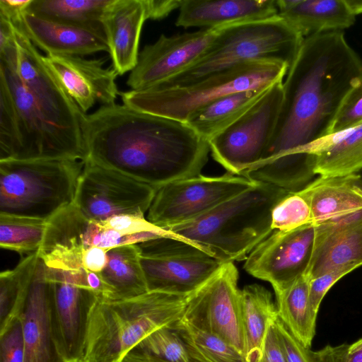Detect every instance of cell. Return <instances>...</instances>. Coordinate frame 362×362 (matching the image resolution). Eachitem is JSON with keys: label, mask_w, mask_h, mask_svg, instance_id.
Wrapping results in <instances>:
<instances>
[{"label": "cell", "mask_w": 362, "mask_h": 362, "mask_svg": "<svg viewBox=\"0 0 362 362\" xmlns=\"http://www.w3.org/2000/svg\"><path fill=\"white\" fill-rule=\"evenodd\" d=\"M362 81V59L342 31L305 37L283 83L277 122L261 160L242 176L288 192L315 175V152L347 93Z\"/></svg>", "instance_id": "1"}, {"label": "cell", "mask_w": 362, "mask_h": 362, "mask_svg": "<svg viewBox=\"0 0 362 362\" xmlns=\"http://www.w3.org/2000/svg\"><path fill=\"white\" fill-rule=\"evenodd\" d=\"M82 132L86 161L156 189L200 175L210 152L208 141L186 123L124 104L86 114Z\"/></svg>", "instance_id": "2"}, {"label": "cell", "mask_w": 362, "mask_h": 362, "mask_svg": "<svg viewBox=\"0 0 362 362\" xmlns=\"http://www.w3.org/2000/svg\"><path fill=\"white\" fill-rule=\"evenodd\" d=\"M288 192L257 182L207 213L164 229L223 263L242 261L273 231L272 209Z\"/></svg>", "instance_id": "3"}, {"label": "cell", "mask_w": 362, "mask_h": 362, "mask_svg": "<svg viewBox=\"0 0 362 362\" xmlns=\"http://www.w3.org/2000/svg\"><path fill=\"white\" fill-rule=\"evenodd\" d=\"M193 294L148 291L115 300L98 295L89 311L81 362H122L151 333L181 319Z\"/></svg>", "instance_id": "4"}, {"label": "cell", "mask_w": 362, "mask_h": 362, "mask_svg": "<svg viewBox=\"0 0 362 362\" xmlns=\"http://www.w3.org/2000/svg\"><path fill=\"white\" fill-rule=\"evenodd\" d=\"M289 66L281 61L256 59L209 75L189 85L156 86L120 93L132 108L186 122L196 112L226 95L268 88L283 81Z\"/></svg>", "instance_id": "5"}, {"label": "cell", "mask_w": 362, "mask_h": 362, "mask_svg": "<svg viewBox=\"0 0 362 362\" xmlns=\"http://www.w3.org/2000/svg\"><path fill=\"white\" fill-rule=\"evenodd\" d=\"M85 162L0 160V214L48 221L74 203Z\"/></svg>", "instance_id": "6"}, {"label": "cell", "mask_w": 362, "mask_h": 362, "mask_svg": "<svg viewBox=\"0 0 362 362\" xmlns=\"http://www.w3.org/2000/svg\"><path fill=\"white\" fill-rule=\"evenodd\" d=\"M303 39L279 15L223 26L210 48L194 65L158 86L189 85L214 73L256 59L281 61L290 67Z\"/></svg>", "instance_id": "7"}, {"label": "cell", "mask_w": 362, "mask_h": 362, "mask_svg": "<svg viewBox=\"0 0 362 362\" xmlns=\"http://www.w3.org/2000/svg\"><path fill=\"white\" fill-rule=\"evenodd\" d=\"M17 62H0V78L12 95L18 142L9 160L71 159L86 161L84 146L59 129L41 109L16 71Z\"/></svg>", "instance_id": "8"}, {"label": "cell", "mask_w": 362, "mask_h": 362, "mask_svg": "<svg viewBox=\"0 0 362 362\" xmlns=\"http://www.w3.org/2000/svg\"><path fill=\"white\" fill-rule=\"evenodd\" d=\"M283 83L272 85L247 112L208 141L213 158L228 173L242 175L261 160L277 122Z\"/></svg>", "instance_id": "9"}, {"label": "cell", "mask_w": 362, "mask_h": 362, "mask_svg": "<svg viewBox=\"0 0 362 362\" xmlns=\"http://www.w3.org/2000/svg\"><path fill=\"white\" fill-rule=\"evenodd\" d=\"M257 182L230 173L217 177L200 174L170 182L156 189L147 220L163 228L191 221Z\"/></svg>", "instance_id": "10"}, {"label": "cell", "mask_w": 362, "mask_h": 362, "mask_svg": "<svg viewBox=\"0 0 362 362\" xmlns=\"http://www.w3.org/2000/svg\"><path fill=\"white\" fill-rule=\"evenodd\" d=\"M156 192L154 187L117 170L86 161L74 204L95 221L122 215L144 217Z\"/></svg>", "instance_id": "11"}, {"label": "cell", "mask_w": 362, "mask_h": 362, "mask_svg": "<svg viewBox=\"0 0 362 362\" xmlns=\"http://www.w3.org/2000/svg\"><path fill=\"white\" fill-rule=\"evenodd\" d=\"M238 272L226 262L218 272L190 298L182 320L226 340L244 355L245 339Z\"/></svg>", "instance_id": "12"}, {"label": "cell", "mask_w": 362, "mask_h": 362, "mask_svg": "<svg viewBox=\"0 0 362 362\" xmlns=\"http://www.w3.org/2000/svg\"><path fill=\"white\" fill-rule=\"evenodd\" d=\"M45 273L52 288V317L58 351L64 362H81L89 311L98 294L90 288L88 272L84 269L66 271L45 265Z\"/></svg>", "instance_id": "13"}, {"label": "cell", "mask_w": 362, "mask_h": 362, "mask_svg": "<svg viewBox=\"0 0 362 362\" xmlns=\"http://www.w3.org/2000/svg\"><path fill=\"white\" fill-rule=\"evenodd\" d=\"M316 237L313 223L289 231L273 230L249 254L244 264L250 275L271 284L275 293L306 275Z\"/></svg>", "instance_id": "14"}, {"label": "cell", "mask_w": 362, "mask_h": 362, "mask_svg": "<svg viewBox=\"0 0 362 362\" xmlns=\"http://www.w3.org/2000/svg\"><path fill=\"white\" fill-rule=\"evenodd\" d=\"M15 30L18 46L16 71L20 79L52 121L85 147L82 124L86 114L81 111L45 64L43 55L37 47L16 26Z\"/></svg>", "instance_id": "15"}, {"label": "cell", "mask_w": 362, "mask_h": 362, "mask_svg": "<svg viewBox=\"0 0 362 362\" xmlns=\"http://www.w3.org/2000/svg\"><path fill=\"white\" fill-rule=\"evenodd\" d=\"M221 28L167 37L161 35L139 54L127 84L131 90L160 86L194 65L208 51Z\"/></svg>", "instance_id": "16"}, {"label": "cell", "mask_w": 362, "mask_h": 362, "mask_svg": "<svg viewBox=\"0 0 362 362\" xmlns=\"http://www.w3.org/2000/svg\"><path fill=\"white\" fill-rule=\"evenodd\" d=\"M138 247L148 291L182 296L194 293L224 264L203 254L161 252Z\"/></svg>", "instance_id": "17"}, {"label": "cell", "mask_w": 362, "mask_h": 362, "mask_svg": "<svg viewBox=\"0 0 362 362\" xmlns=\"http://www.w3.org/2000/svg\"><path fill=\"white\" fill-rule=\"evenodd\" d=\"M42 59L83 114L96 103L115 104L120 94L115 82L117 73L113 68L103 66L106 59L54 54H47Z\"/></svg>", "instance_id": "18"}, {"label": "cell", "mask_w": 362, "mask_h": 362, "mask_svg": "<svg viewBox=\"0 0 362 362\" xmlns=\"http://www.w3.org/2000/svg\"><path fill=\"white\" fill-rule=\"evenodd\" d=\"M20 318L25 350V362H64L54 337L51 284L40 257Z\"/></svg>", "instance_id": "19"}, {"label": "cell", "mask_w": 362, "mask_h": 362, "mask_svg": "<svg viewBox=\"0 0 362 362\" xmlns=\"http://www.w3.org/2000/svg\"><path fill=\"white\" fill-rule=\"evenodd\" d=\"M316 226L309 279L341 269L362 265V212L348 219Z\"/></svg>", "instance_id": "20"}, {"label": "cell", "mask_w": 362, "mask_h": 362, "mask_svg": "<svg viewBox=\"0 0 362 362\" xmlns=\"http://www.w3.org/2000/svg\"><path fill=\"white\" fill-rule=\"evenodd\" d=\"M12 23L47 54L83 56L108 52L104 36L82 28L51 21L28 11Z\"/></svg>", "instance_id": "21"}, {"label": "cell", "mask_w": 362, "mask_h": 362, "mask_svg": "<svg viewBox=\"0 0 362 362\" xmlns=\"http://www.w3.org/2000/svg\"><path fill=\"white\" fill-rule=\"evenodd\" d=\"M146 20L143 0H112L107 7L103 24L112 68L118 75L132 71L136 66Z\"/></svg>", "instance_id": "22"}, {"label": "cell", "mask_w": 362, "mask_h": 362, "mask_svg": "<svg viewBox=\"0 0 362 362\" xmlns=\"http://www.w3.org/2000/svg\"><path fill=\"white\" fill-rule=\"evenodd\" d=\"M276 16V0H182L175 25L211 29Z\"/></svg>", "instance_id": "23"}, {"label": "cell", "mask_w": 362, "mask_h": 362, "mask_svg": "<svg viewBox=\"0 0 362 362\" xmlns=\"http://www.w3.org/2000/svg\"><path fill=\"white\" fill-rule=\"evenodd\" d=\"M300 191L310 204L315 226L348 219L362 212V185L357 173L319 175Z\"/></svg>", "instance_id": "24"}, {"label": "cell", "mask_w": 362, "mask_h": 362, "mask_svg": "<svg viewBox=\"0 0 362 362\" xmlns=\"http://www.w3.org/2000/svg\"><path fill=\"white\" fill-rule=\"evenodd\" d=\"M278 15L303 38L351 27L356 15L347 0H276Z\"/></svg>", "instance_id": "25"}, {"label": "cell", "mask_w": 362, "mask_h": 362, "mask_svg": "<svg viewBox=\"0 0 362 362\" xmlns=\"http://www.w3.org/2000/svg\"><path fill=\"white\" fill-rule=\"evenodd\" d=\"M98 274L105 286L104 295L101 296L104 298L123 300L148 291L137 244L108 250L106 265Z\"/></svg>", "instance_id": "26"}, {"label": "cell", "mask_w": 362, "mask_h": 362, "mask_svg": "<svg viewBox=\"0 0 362 362\" xmlns=\"http://www.w3.org/2000/svg\"><path fill=\"white\" fill-rule=\"evenodd\" d=\"M269 87L222 96L194 113L185 123L209 141L247 112Z\"/></svg>", "instance_id": "27"}, {"label": "cell", "mask_w": 362, "mask_h": 362, "mask_svg": "<svg viewBox=\"0 0 362 362\" xmlns=\"http://www.w3.org/2000/svg\"><path fill=\"white\" fill-rule=\"evenodd\" d=\"M243 321L247 362H259L269 325L277 316L271 293L262 286L251 284L241 290Z\"/></svg>", "instance_id": "28"}, {"label": "cell", "mask_w": 362, "mask_h": 362, "mask_svg": "<svg viewBox=\"0 0 362 362\" xmlns=\"http://www.w3.org/2000/svg\"><path fill=\"white\" fill-rule=\"evenodd\" d=\"M315 173L344 176L362 170V124L325 139L315 152Z\"/></svg>", "instance_id": "29"}, {"label": "cell", "mask_w": 362, "mask_h": 362, "mask_svg": "<svg viewBox=\"0 0 362 362\" xmlns=\"http://www.w3.org/2000/svg\"><path fill=\"white\" fill-rule=\"evenodd\" d=\"M112 0H32L28 11L105 37L103 18ZM106 38V37H105Z\"/></svg>", "instance_id": "30"}, {"label": "cell", "mask_w": 362, "mask_h": 362, "mask_svg": "<svg viewBox=\"0 0 362 362\" xmlns=\"http://www.w3.org/2000/svg\"><path fill=\"white\" fill-rule=\"evenodd\" d=\"M309 280L304 275L284 291L275 293L278 317L307 348L311 347L317 316L310 301Z\"/></svg>", "instance_id": "31"}, {"label": "cell", "mask_w": 362, "mask_h": 362, "mask_svg": "<svg viewBox=\"0 0 362 362\" xmlns=\"http://www.w3.org/2000/svg\"><path fill=\"white\" fill-rule=\"evenodd\" d=\"M38 259L37 251L23 259L14 269L0 274V332L20 317Z\"/></svg>", "instance_id": "32"}, {"label": "cell", "mask_w": 362, "mask_h": 362, "mask_svg": "<svg viewBox=\"0 0 362 362\" xmlns=\"http://www.w3.org/2000/svg\"><path fill=\"white\" fill-rule=\"evenodd\" d=\"M175 322L155 330L134 349L164 362H209L183 337Z\"/></svg>", "instance_id": "33"}, {"label": "cell", "mask_w": 362, "mask_h": 362, "mask_svg": "<svg viewBox=\"0 0 362 362\" xmlns=\"http://www.w3.org/2000/svg\"><path fill=\"white\" fill-rule=\"evenodd\" d=\"M45 220L0 214V246L19 254L37 252L47 228Z\"/></svg>", "instance_id": "34"}, {"label": "cell", "mask_w": 362, "mask_h": 362, "mask_svg": "<svg viewBox=\"0 0 362 362\" xmlns=\"http://www.w3.org/2000/svg\"><path fill=\"white\" fill-rule=\"evenodd\" d=\"M175 325L183 337L209 362H247L245 355L222 338L180 319Z\"/></svg>", "instance_id": "35"}, {"label": "cell", "mask_w": 362, "mask_h": 362, "mask_svg": "<svg viewBox=\"0 0 362 362\" xmlns=\"http://www.w3.org/2000/svg\"><path fill=\"white\" fill-rule=\"evenodd\" d=\"M313 223L310 204L301 192H289L273 208V230L289 231Z\"/></svg>", "instance_id": "36"}, {"label": "cell", "mask_w": 362, "mask_h": 362, "mask_svg": "<svg viewBox=\"0 0 362 362\" xmlns=\"http://www.w3.org/2000/svg\"><path fill=\"white\" fill-rule=\"evenodd\" d=\"M362 124V81L344 98L332 125L329 135L338 134Z\"/></svg>", "instance_id": "37"}, {"label": "cell", "mask_w": 362, "mask_h": 362, "mask_svg": "<svg viewBox=\"0 0 362 362\" xmlns=\"http://www.w3.org/2000/svg\"><path fill=\"white\" fill-rule=\"evenodd\" d=\"M25 350L22 322L13 320L0 332V362H25Z\"/></svg>", "instance_id": "38"}, {"label": "cell", "mask_w": 362, "mask_h": 362, "mask_svg": "<svg viewBox=\"0 0 362 362\" xmlns=\"http://www.w3.org/2000/svg\"><path fill=\"white\" fill-rule=\"evenodd\" d=\"M279 345L286 362H312L309 349L303 345L278 317L274 320Z\"/></svg>", "instance_id": "39"}, {"label": "cell", "mask_w": 362, "mask_h": 362, "mask_svg": "<svg viewBox=\"0 0 362 362\" xmlns=\"http://www.w3.org/2000/svg\"><path fill=\"white\" fill-rule=\"evenodd\" d=\"M351 271L350 269H337L309 280L310 301L315 314L317 315L321 302L331 287Z\"/></svg>", "instance_id": "40"}, {"label": "cell", "mask_w": 362, "mask_h": 362, "mask_svg": "<svg viewBox=\"0 0 362 362\" xmlns=\"http://www.w3.org/2000/svg\"><path fill=\"white\" fill-rule=\"evenodd\" d=\"M312 362H362V351H351L348 344L327 345L320 350L309 349Z\"/></svg>", "instance_id": "41"}, {"label": "cell", "mask_w": 362, "mask_h": 362, "mask_svg": "<svg viewBox=\"0 0 362 362\" xmlns=\"http://www.w3.org/2000/svg\"><path fill=\"white\" fill-rule=\"evenodd\" d=\"M274 320L269 327L259 362H286L279 345Z\"/></svg>", "instance_id": "42"}, {"label": "cell", "mask_w": 362, "mask_h": 362, "mask_svg": "<svg viewBox=\"0 0 362 362\" xmlns=\"http://www.w3.org/2000/svg\"><path fill=\"white\" fill-rule=\"evenodd\" d=\"M147 19L160 20L179 9L182 0H143Z\"/></svg>", "instance_id": "43"}, {"label": "cell", "mask_w": 362, "mask_h": 362, "mask_svg": "<svg viewBox=\"0 0 362 362\" xmlns=\"http://www.w3.org/2000/svg\"><path fill=\"white\" fill-rule=\"evenodd\" d=\"M107 250L99 247L87 250L83 257V268L87 272L99 274L107 263Z\"/></svg>", "instance_id": "44"}, {"label": "cell", "mask_w": 362, "mask_h": 362, "mask_svg": "<svg viewBox=\"0 0 362 362\" xmlns=\"http://www.w3.org/2000/svg\"><path fill=\"white\" fill-rule=\"evenodd\" d=\"M31 2L32 0H0V16L13 23L28 10Z\"/></svg>", "instance_id": "45"}, {"label": "cell", "mask_w": 362, "mask_h": 362, "mask_svg": "<svg viewBox=\"0 0 362 362\" xmlns=\"http://www.w3.org/2000/svg\"><path fill=\"white\" fill-rule=\"evenodd\" d=\"M122 362H164L149 356L140 351L134 349L129 352Z\"/></svg>", "instance_id": "46"}, {"label": "cell", "mask_w": 362, "mask_h": 362, "mask_svg": "<svg viewBox=\"0 0 362 362\" xmlns=\"http://www.w3.org/2000/svg\"><path fill=\"white\" fill-rule=\"evenodd\" d=\"M347 2L356 16L362 13V0H347Z\"/></svg>", "instance_id": "47"}, {"label": "cell", "mask_w": 362, "mask_h": 362, "mask_svg": "<svg viewBox=\"0 0 362 362\" xmlns=\"http://www.w3.org/2000/svg\"><path fill=\"white\" fill-rule=\"evenodd\" d=\"M349 349L351 351H362V339H360L351 344H349Z\"/></svg>", "instance_id": "48"}, {"label": "cell", "mask_w": 362, "mask_h": 362, "mask_svg": "<svg viewBox=\"0 0 362 362\" xmlns=\"http://www.w3.org/2000/svg\"><path fill=\"white\" fill-rule=\"evenodd\" d=\"M357 174L358 175L360 182H361V184L362 185V170H360L358 173H357Z\"/></svg>", "instance_id": "49"}]
</instances>
